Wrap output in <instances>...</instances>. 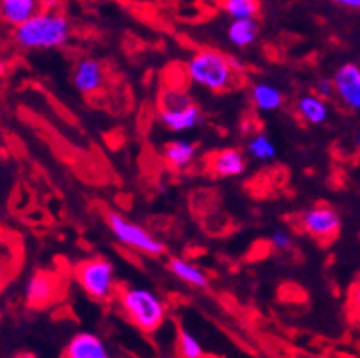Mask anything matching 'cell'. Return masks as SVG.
<instances>
[{"label": "cell", "instance_id": "8", "mask_svg": "<svg viewBox=\"0 0 360 358\" xmlns=\"http://www.w3.org/2000/svg\"><path fill=\"white\" fill-rule=\"evenodd\" d=\"M335 96L346 108L360 112V66L346 63L335 72Z\"/></svg>", "mask_w": 360, "mask_h": 358}, {"label": "cell", "instance_id": "21", "mask_svg": "<svg viewBox=\"0 0 360 358\" xmlns=\"http://www.w3.org/2000/svg\"><path fill=\"white\" fill-rule=\"evenodd\" d=\"M178 351L185 358H200L203 357V347L196 336L188 333L187 329H179L178 333Z\"/></svg>", "mask_w": 360, "mask_h": 358}, {"label": "cell", "instance_id": "27", "mask_svg": "<svg viewBox=\"0 0 360 358\" xmlns=\"http://www.w3.org/2000/svg\"><path fill=\"white\" fill-rule=\"evenodd\" d=\"M356 145H359V148H360V130H359V134H356Z\"/></svg>", "mask_w": 360, "mask_h": 358}, {"label": "cell", "instance_id": "25", "mask_svg": "<svg viewBox=\"0 0 360 358\" xmlns=\"http://www.w3.org/2000/svg\"><path fill=\"white\" fill-rule=\"evenodd\" d=\"M331 2H335V4L340 6V8L360 11V0H331Z\"/></svg>", "mask_w": 360, "mask_h": 358}, {"label": "cell", "instance_id": "26", "mask_svg": "<svg viewBox=\"0 0 360 358\" xmlns=\"http://www.w3.org/2000/svg\"><path fill=\"white\" fill-rule=\"evenodd\" d=\"M4 73H6V63L2 60V57H0V77H2Z\"/></svg>", "mask_w": 360, "mask_h": 358}, {"label": "cell", "instance_id": "3", "mask_svg": "<svg viewBox=\"0 0 360 358\" xmlns=\"http://www.w3.org/2000/svg\"><path fill=\"white\" fill-rule=\"evenodd\" d=\"M119 304L124 317L143 333H155L167 318V305L163 300L146 287H127L121 290Z\"/></svg>", "mask_w": 360, "mask_h": 358}, {"label": "cell", "instance_id": "1", "mask_svg": "<svg viewBox=\"0 0 360 358\" xmlns=\"http://www.w3.org/2000/svg\"><path fill=\"white\" fill-rule=\"evenodd\" d=\"M70 20L57 11H39L20 26H15L13 39L22 50H57L70 41Z\"/></svg>", "mask_w": 360, "mask_h": 358}, {"label": "cell", "instance_id": "20", "mask_svg": "<svg viewBox=\"0 0 360 358\" xmlns=\"http://www.w3.org/2000/svg\"><path fill=\"white\" fill-rule=\"evenodd\" d=\"M219 2H221V9L233 20L256 18L258 9H260V2L258 0H219Z\"/></svg>", "mask_w": 360, "mask_h": 358}, {"label": "cell", "instance_id": "9", "mask_svg": "<svg viewBox=\"0 0 360 358\" xmlns=\"http://www.w3.org/2000/svg\"><path fill=\"white\" fill-rule=\"evenodd\" d=\"M60 295V278L51 272H35L26 286V302L32 307H46Z\"/></svg>", "mask_w": 360, "mask_h": 358}, {"label": "cell", "instance_id": "4", "mask_svg": "<svg viewBox=\"0 0 360 358\" xmlns=\"http://www.w3.org/2000/svg\"><path fill=\"white\" fill-rule=\"evenodd\" d=\"M160 119L170 132H191L201 122V110L187 91L169 88L160 97Z\"/></svg>", "mask_w": 360, "mask_h": 358}, {"label": "cell", "instance_id": "2", "mask_svg": "<svg viewBox=\"0 0 360 358\" xmlns=\"http://www.w3.org/2000/svg\"><path fill=\"white\" fill-rule=\"evenodd\" d=\"M187 75L198 87L210 91H227L238 84V70L214 50H200L187 63Z\"/></svg>", "mask_w": 360, "mask_h": 358}, {"label": "cell", "instance_id": "11", "mask_svg": "<svg viewBox=\"0 0 360 358\" xmlns=\"http://www.w3.org/2000/svg\"><path fill=\"white\" fill-rule=\"evenodd\" d=\"M210 172L219 179H229V177H238L245 172L247 158L242 150L238 148H224L216 152L209 161Z\"/></svg>", "mask_w": 360, "mask_h": 358}, {"label": "cell", "instance_id": "23", "mask_svg": "<svg viewBox=\"0 0 360 358\" xmlns=\"http://www.w3.org/2000/svg\"><path fill=\"white\" fill-rule=\"evenodd\" d=\"M313 90H315L316 96L324 97V99H331L335 96V82L333 77H319L313 84Z\"/></svg>", "mask_w": 360, "mask_h": 358}, {"label": "cell", "instance_id": "28", "mask_svg": "<svg viewBox=\"0 0 360 358\" xmlns=\"http://www.w3.org/2000/svg\"><path fill=\"white\" fill-rule=\"evenodd\" d=\"M0 287H2V278H0Z\"/></svg>", "mask_w": 360, "mask_h": 358}, {"label": "cell", "instance_id": "17", "mask_svg": "<svg viewBox=\"0 0 360 358\" xmlns=\"http://www.w3.org/2000/svg\"><path fill=\"white\" fill-rule=\"evenodd\" d=\"M251 101L256 110H260L264 114L276 112L283 106V94L280 88L269 82H258L251 88Z\"/></svg>", "mask_w": 360, "mask_h": 358}, {"label": "cell", "instance_id": "6", "mask_svg": "<svg viewBox=\"0 0 360 358\" xmlns=\"http://www.w3.org/2000/svg\"><path fill=\"white\" fill-rule=\"evenodd\" d=\"M106 223H108V229L112 231L115 240L124 245V247H128V249L145 254V256H161V254H165L163 241L152 236L146 229L134 223L132 219H128L123 214L112 210V212L106 214Z\"/></svg>", "mask_w": 360, "mask_h": 358}, {"label": "cell", "instance_id": "7", "mask_svg": "<svg viewBox=\"0 0 360 358\" xmlns=\"http://www.w3.org/2000/svg\"><path fill=\"white\" fill-rule=\"evenodd\" d=\"M340 216L329 205H316L311 207L300 216V227L306 234L319 241L333 240L340 231Z\"/></svg>", "mask_w": 360, "mask_h": 358}, {"label": "cell", "instance_id": "19", "mask_svg": "<svg viewBox=\"0 0 360 358\" xmlns=\"http://www.w3.org/2000/svg\"><path fill=\"white\" fill-rule=\"evenodd\" d=\"M247 154L251 155L252 159L260 161V163H267V161H273L278 154V148L274 145V141L265 134H256L249 139L247 143Z\"/></svg>", "mask_w": 360, "mask_h": 358}, {"label": "cell", "instance_id": "12", "mask_svg": "<svg viewBox=\"0 0 360 358\" xmlns=\"http://www.w3.org/2000/svg\"><path fill=\"white\" fill-rule=\"evenodd\" d=\"M68 358H108L110 353L99 336L94 333H79L70 340L64 350Z\"/></svg>", "mask_w": 360, "mask_h": 358}, {"label": "cell", "instance_id": "22", "mask_svg": "<svg viewBox=\"0 0 360 358\" xmlns=\"http://www.w3.org/2000/svg\"><path fill=\"white\" fill-rule=\"evenodd\" d=\"M269 241L274 250H289L292 247V238L285 229H276L271 232Z\"/></svg>", "mask_w": 360, "mask_h": 358}, {"label": "cell", "instance_id": "10", "mask_svg": "<svg viewBox=\"0 0 360 358\" xmlns=\"http://www.w3.org/2000/svg\"><path fill=\"white\" fill-rule=\"evenodd\" d=\"M73 87L84 96H94L105 87V68L97 59H81L72 73Z\"/></svg>", "mask_w": 360, "mask_h": 358}, {"label": "cell", "instance_id": "14", "mask_svg": "<svg viewBox=\"0 0 360 358\" xmlns=\"http://www.w3.org/2000/svg\"><path fill=\"white\" fill-rule=\"evenodd\" d=\"M41 11V0H0V18L11 26H20Z\"/></svg>", "mask_w": 360, "mask_h": 358}, {"label": "cell", "instance_id": "24", "mask_svg": "<svg viewBox=\"0 0 360 358\" xmlns=\"http://www.w3.org/2000/svg\"><path fill=\"white\" fill-rule=\"evenodd\" d=\"M347 309H349V314L355 318L356 322H360V281H356L355 286L352 287V290H349Z\"/></svg>", "mask_w": 360, "mask_h": 358}, {"label": "cell", "instance_id": "16", "mask_svg": "<svg viewBox=\"0 0 360 358\" xmlns=\"http://www.w3.org/2000/svg\"><path fill=\"white\" fill-rule=\"evenodd\" d=\"M198 148L188 139H174L165 145L163 158L174 170H185L196 159Z\"/></svg>", "mask_w": 360, "mask_h": 358}, {"label": "cell", "instance_id": "18", "mask_svg": "<svg viewBox=\"0 0 360 358\" xmlns=\"http://www.w3.org/2000/svg\"><path fill=\"white\" fill-rule=\"evenodd\" d=\"M258 33H260V26L256 23V18H240L231 23L227 30V39L236 48H249L256 42Z\"/></svg>", "mask_w": 360, "mask_h": 358}, {"label": "cell", "instance_id": "5", "mask_svg": "<svg viewBox=\"0 0 360 358\" xmlns=\"http://www.w3.org/2000/svg\"><path fill=\"white\" fill-rule=\"evenodd\" d=\"M73 276L81 289L97 302H106L114 296L115 274L114 265L105 258H90L81 262L73 271Z\"/></svg>", "mask_w": 360, "mask_h": 358}, {"label": "cell", "instance_id": "15", "mask_svg": "<svg viewBox=\"0 0 360 358\" xmlns=\"http://www.w3.org/2000/svg\"><path fill=\"white\" fill-rule=\"evenodd\" d=\"M297 114L300 115L307 124H324L329 117V106L328 99L313 94L298 97L297 101Z\"/></svg>", "mask_w": 360, "mask_h": 358}, {"label": "cell", "instance_id": "13", "mask_svg": "<svg viewBox=\"0 0 360 358\" xmlns=\"http://www.w3.org/2000/svg\"><path fill=\"white\" fill-rule=\"evenodd\" d=\"M169 271L172 272L174 276L178 278L179 281L187 283L191 287H196V289H209L210 278L200 265L188 262L185 258H179V256H174L167 263Z\"/></svg>", "mask_w": 360, "mask_h": 358}]
</instances>
